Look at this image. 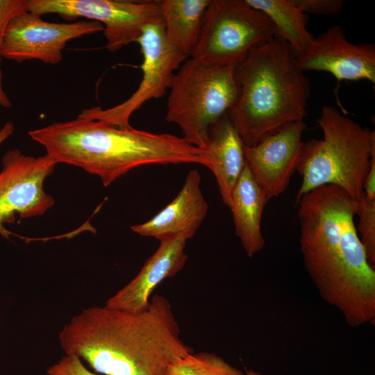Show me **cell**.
<instances>
[{
	"label": "cell",
	"mask_w": 375,
	"mask_h": 375,
	"mask_svg": "<svg viewBox=\"0 0 375 375\" xmlns=\"http://www.w3.org/2000/svg\"><path fill=\"white\" fill-rule=\"evenodd\" d=\"M235 67H218L188 58L176 71L166 120L178 125L188 143L206 149L210 126L236 101Z\"/></svg>",
	"instance_id": "obj_6"
},
{
	"label": "cell",
	"mask_w": 375,
	"mask_h": 375,
	"mask_svg": "<svg viewBox=\"0 0 375 375\" xmlns=\"http://www.w3.org/2000/svg\"><path fill=\"white\" fill-rule=\"evenodd\" d=\"M245 1L268 17L275 28V37L288 44L296 57L309 48L314 37L306 28V14L291 0Z\"/></svg>",
	"instance_id": "obj_19"
},
{
	"label": "cell",
	"mask_w": 375,
	"mask_h": 375,
	"mask_svg": "<svg viewBox=\"0 0 375 375\" xmlns=\"http://www.w3.org/2000/svg\"><path fill=\"white\" fill-rule=\"evenodd\" d=\"M317 122L323 138L303 142L297 167L302 183L295 203L305 194L325 185L338 186L358 201L375 153V131L331 106L322 107Z\"/></svg>",
	"instance_id": "obj_5"
},
{
	"label": "cell",
	"mask_w": 375,
	"mask_h": 375,
	"mask_svg": "<svg viewBox=\"0 0 375 375\" xmlns=\"http://www.w3.org/2000/svg\"><path fill=\"white\" fill-rule=\"evenodd\" d=\"M168 375H245L222 357L212 353H190L178 359Z\"/></svg>",
	"instance_id": "obj_20"
},
{
	"label": "cell",
	"mask_w": 375,
	"mask_h": 375,
	"mask_svg": "<svg viewBox=\"0 0 375 375\" xmlns=\"http://www.w3.org/2000/svg\"><path fill=\"white\" fill-rule=\"evenodd\" d=\"M137 42L143 58L142 78L137 90L126 101L114 107L85 108L78 117L128 128L131 126L129 119L135 111L147 101L161 98L169 90L176 71L189 57L168 42L163 22L147 26Z\"/></svg>",
	"instance_id": "obj_9"
},
{
	"label": "cell",
	"mask_w": 375,
	"mask_h": 375,
	"mask_svg": "<svg viewBox=\"0 0 375 375\" xmlns=\"http://www.w3.org/2000/svg\"><path fill=\"white\" fill-rule=\"evenodd\" d=\"M47 375H97L90 371L81 360L72 354H66L58 362L47 369Z\"/></svg>",
	"instance_id": "obj_23"
},
{
	"label": "cell",
	"mask_w": 375,
	"mask_h": 375,
	"mask_svg": "<svg viewBox=\"0 0 375 375\" xmlns=\"http://www.w3.org/2000/svg\"><path fill=\"white\" fill-rule=\"evenodd\" d=\"M14 131V124L7 122L0 129V144L8 139Z\"/></svg>",
	"instance_id": "obj_27"
},
{
	"label": "cell",
	"mask_w": 375,
	"mask_h": 375,
	"mask_svg": "<svg viewBox=\"0 0 375 375\" xmlns=\"http://www.w3.org/2000/svg\"><path fill=\"white\" fill-rule=\"evenodd\" d=\"M296 205L303 264L319 295L351 327L374 325L375 269L354 223L358 201L338 186L325 185Z\"/></svg>",
	"instance_id": "obj_1"
},
{
	"label": "cell",
	"mask_w": 375,
	"mask_h": 375,
	"mask_svg": "<svg viewBox=\"0 0 375 375\" xmlns=\"http://www.w3.org/2000/svg\"><path fill=\"white\" fill-rule=\"evenodd\" d=\"M28 11L57 14L66 19L83 17L100 23L105 48L116 51L137 42L149 24L163 22L159 1L27 0Z\"/></svg>",
	"instance_id": "obj_8"
},
{
	"label": "cell",
	"mask_w": 375,
	"mask_h": 375,
	"mask_svg": "<svg viewBox=\"0 0 375 375\" xmlns=\"http://www.w3.org/2000/svg\"><path fill=\"white\" fill-rule=\"evenodd\" d=\"M210 0H160L168 42L190 57L198 42L206 10Z\"/></svg>",
	"instance_id": "obj_18"
},
{
	"label": "cell",
	"mask_w": 375,
	"mask_h": 375,
	"mask_svg": "<svg viewBox=\"0 0 375 375\" xmlns=\"http://www.w3.org/2000/svg\"><path fill=\"white\" fill-rule=\"evenodd\" d=\"M1 58L2 57L0 55V106L5 108H9L11 106V102L3 89V74L1 67Z\"/></svg>",
	"instance_id": "obj_26"
},
{
	"label": "cell",
	"mask_w": 375,
	"mask_h": 375,
	"mask_svg": "<svg viewBox=\"0 0 375 375\" xmlns=\"http://www.w3.org/2000/svg\"><path fill=\"white\" fill-rule=\"evenodd\" d=\"M103 31V25L94 21L49 22L41 15L26 11L8 23L0 55L17 62L38 60L56 65L62 60V51L69 40Z\"/></svg>",
	"instance_id": "obj_11"
},
{
	"label": "cell",
	"mask_w": 375,
	"mask_h": 375,
	"mask_svg": "<svg viewBox=\"0 0 375 375\" xmlns=\"http://www.w3.org/2000/svg\"><path fill=\"white\" fill-rule=\"evenodd\" d=\"M26 11L27 0H0V53L8 23L17 15Z\"/></svg>",
	"instance_id": "obj_24"
},
{
	"label": "cell",
	"mask_w": 375,
	"mask_h": 375,
	"mask_svg": "<svg viewBox=\"0 0 375 375\" xmlns=\"http://www.w3.org/2000/svg\"><path fill=\"white\" fill-rule=\"evenodd\" d=\"M201 175L190 170L174 199L147 222L133 225L131 229L141 236L160 242L178 235L188 240L194 236L205 218L208 205L201 190Z\"/></svg>",
	"instance_id": "obj_15"
},
{
	"label": "cell",
	"mask_w": 375,
	"mask_h": 375,
	"mask_svg": "<svg viewBox=\"0 0 375 375\" xmlns=\"http://www.w3.org/2000/svg\"><path fill=\"white\" fill-rule=\"evenodd\" d=\"M275 36L268 17L245 0H210L190 57L210 65L236 67L252 49Z\"/></svg>",
	"instance_id": "obj_7"
},
{
	"label": "cell",
	"mask_w": 375,
	"mask_h": 375,
	"mask_svg": "<svg viewBox=\"0 0 375 375\" xmlns=\"http://www.w3.org/2000/svg\"><path fill=\"white\" fill-rule=\"evenodd\" d=\"M188 239L178 235L160 242V245L126 285L109 298L106 306L130 312L146 310L154 289L165 279L181 271L188 260Z\"/></svg>",
	"instance_id": "obj_14"
},
{
	"label": "cell",
	"mask_w": 375,
	"mask_h": 375,
	"mask_svg": "<svg viewBox=\"0 0 375 375\" xmlns=\"http://www.w3.org/2000/svg\"><path fill=\"white\" fill-rule=\"evenodd\" d=\"M267 202L263 191L245 164L233 189L230 209L235 234L249 258L261 251L265 244L261 220Z\"/></svg>",
	"instance_id": "obj_17"
},
{
	"label": "cell",
	"mask_w": 375,
	"mask_h": 375,
	"mask_svg": "<svg viewBox=\"0 0 375 375\" xmlns=\"http://www.w3.org/2000/svg\"><path fill=\"white\" fill-rule=\"evenodd\" d=\"M306 127L297 121L253 147L244 145L245 164L268 201L285 192L297 171Z\"/></svg>",
	"instance_id": "obj_12"
},
{
	"label": "cell",
	"mask_w": 375,
	"mask_h": 375,
	"mask_svg": "<svg viewBox=\"0 0 375 375\" xmlns=\"http://www.w3.org/2000/svg\"><path fill=\"white\" fill-rule=\"evenodd\" d=\"M180 332L169 301L155 294L140 312L84 309L63 326L59 341L65 354L103 375H168L178 359L193 352Z\"/></svg>",
	"instance_id": "obj_2"
},
{
	"label": "cell",
	"mask_w": 375,
	"mask_h": 375,
	"mask_svg": "<svg viewBox=\"0 0 375 375\" xmlns=\"http://www.w3.org/2000/svg\"><path fill=\"white\" fill-rule=\"evenodd\" d=\"M0 172V234L8 238L3 226L21 218L43 215L54 204L53 198L43 190L44 179L57 162L47 153L39 157L23 154L19 149L7 151Z\"/></svg>",
	"instance_id": "obj_10"
},
{
	"label": "cell",
	"mask_w": 375,
	"mask_h": 375,
	"mask_svg": "<svg viewBox=\"0 0 375 375\" xmlns=\"http://www.w3.org/2000/svg\"><path fill=\"white\" fill-rule=\"evenodd\" d=\"M303 13L326 16L339 15L344 5L343 0H291Z\"/></svg>",
	"instance_id": "obj_22"
},
{
	"label": "cell",
	"mask_w": 375,
	"mask_h": 375,
	"mask_svg": "<svg viewBox=\"0 0 375 375\" xmlns=\"http://www.w3.org/2000/svg\"><path fill=\"white\" fill-rule=\"evenodd\" d=\"M245 375H262V373L253 370L251 369H247L245 372Z\"/></svg>",
	"instance_id": "obj_28"
},
{
	"label": "cell",
	"mask_w": 375,
	"mask_h": 375,
	"mask_svg": "<svg viewBox=\"0 0 375 375\" xmlns=\"http://www.w3.org/2000/svg\"><path fill=\"white\" fill-rule=\"evenodd\" d=\"M303 71L331 74L338 83L367 80L375 84V46L349 42L338 24L333 25L317 38L309 48L297 57Z\"/></svg>",
	"instance_id": "obj_13"
},
{
	"label": "cell",
	"mask_w": 375,
	"mask_h": 375,
	"mask_svg": "<svg viewBox=\"0 0 375 375\" xmlns=\"http://www.w3.org/2000/svg\"><path fill=\"white\" fill-rule=\"evenodd\" d=\"M206 149L223 203L230 208L233 189L245 165L244 144L227 114L209 128Z\"/></svg>",
	"instance_id": "obj_16"
},
{
	"label": "cell",
	"mask_w": 375,
	"mask_h": 375,
	"mask_svg": "<svg viewBox=\"0 0 375 375\" xmlns=\"http://www.w3.org/2000/svg\"><path fill=\"white\" fill-rule=\"evenodd\" d=\"M356 215L358 216L360 239L365 248L369 264L375 266V199L365 194L358 200Z\"/></svg>",
	"instance_id": "obj_21"
},
{
	"label": "cell",
	"mask_w": 375,
	"mask_h": 375,
	"mask_svg": "<svg viewBox=\"0 0 375 375\" xmlns=\"http://www.w3.org/2000/svg\"><path fill=\"white\" fill-rule=\"evenodd\" d=\"M363 192L369 199H375V153L372 156L369 168L367 174Z\"/></svg>",
	"instance_id": "obj_25"
},
{
	"label": "cell",
	"mask_w": 375,
	"mask_h": 375,
	"mask_svg": "<svg viewBox=\"0 0 375 375\" xmlns=\"http://www.w3.org/2000/svg\"><path fill=\"white\" fill-rule=\"evenodd\" d=\"M28 134L57 163L76 166L96 175L106 187L140 166L197 163L210 169L212 165L206 149L190 144L182 138L132 126L120 128L78 116Z\"/></svg>",
	"instance_id": "obj_3"
},
{
	"label": "cell",
	"mask_w": 375,
	"mask_h": 375,
	"mask_svg": "<svg viewBox=\"0 0 375 375\" xmlns=\"http://www.w3.org/2000/svg\"><path fill=\"white\" fill-rule=\"evenodd\" d=\"M235 76L238 94L227 115L244 146L253 147L307 115L309 79L278 38L252 49L235 67Z\"/></svg>",
	"instance_id": "obj_4"
}]
</instances>
